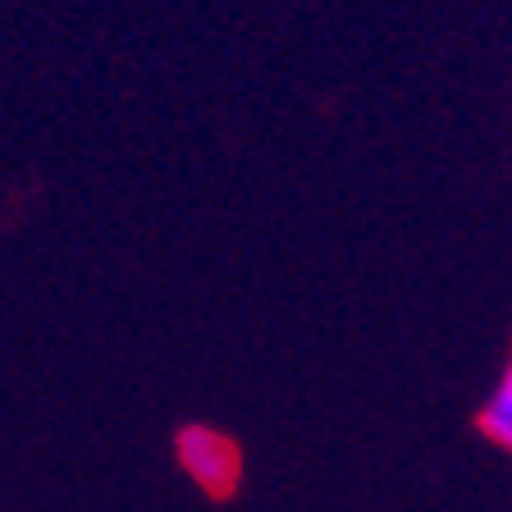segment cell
Here are the masks:
<instances>
[{
  "mask_svg": "<svg viewBox=\"0 0 512 512\" xmlns=\"http://www.w3.org/2000/svg\"><path fill=\"white\" fill-rule=\"evenodd\" d=\"M174 458H179L183 476L211 499H229L243 480V453L215 426H183L174 435Z\"/></svg>",
  "mask_w": 512,
  "mask_h": 512,
  "instance_id": "6da1fadb",
  "label": "cell"
},
{
  "mask_svg": "<svg viewBox=\"0 0 512 512\" xmlns=\"http://www.w3.org/2000/svg\"><path fill=\"white\" fill-rule=\"evenodd\" d=\"M480 430H485V439L494 448H503L512 458V366L503 371V380L494 384V394L480 407Z\"/></svg>",
  "mask_w": 512,
  "mask_h": 512,
  "instance_id": "7a4b0ae2",
  "label": "cell"
}]
</instances>
